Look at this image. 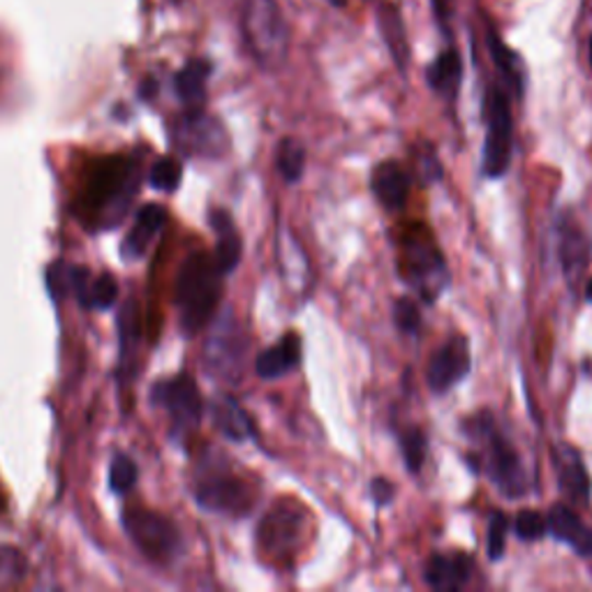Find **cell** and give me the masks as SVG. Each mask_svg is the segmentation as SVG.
Instances as JSON below:
<instances>
[{"mask_svg": "<svg viewBox=\"0 0 592 592\" xmlns=\"http://www.w3.org/2000/svg\"><path fill=\"white\" fill-rule=\"evenodd\" d=\"M403 269L415 288L428 299H438L440 290L446 285V269L442 255L431 239L413 236L403 246Z\"/></svg>", "mask_w": 592, "mask_h": 592, "instance_id": "cell-7", "label": "cell"}, {"mask_svg": "<svg viewBox=\"0 0 592 592\" xmlns=\"http://www.w3.org/2000/svg\"><path fill=\"white\" fill-rule=\"evenodd\" d=\"M91 274L84 267H70L68 269V288L74 292V297L81 301V305L93 309L91 305Z\"/></svg>", "mask_w": 592, "mask_h": 592, "instance_id": "cell-33", "label": "cell"}, {"mask_svg": "<svg viewBox=\"0 0 592 592\" xmlns=\"http://www.w3.org/2000/svg\"><path fill=\"white\" fill-rule=\"evenodd\" d=\"M507 546V516L502 512H494L488 516V533H486V554L491 560H500Z\"/></svg>", "mask_w": 592, "mask_h": 592, "instance_id": "cell-29", "label": "cell"}, {"mask_svg": "<svg viewBox=\"0 0 592 592\" xmlns=\"http://www.w3.org/2000/svg\"><path fill=\"white\" fill-rule=\"evenodd\" d=\"M516 535L523 542H537L546 533V519L535 512V509H523V512L516 516Z\"/></svg>", "mask_w": 592, "mask_h": 592, "instance_id": "cell-30", "label": "cell"}, {"mask_svg": "<svg viewBox=\"0 0 592 592\" xmlns=\"http://www.w3.org/2000/svg\"><path fill=\"white\" fill-rule=\"evenodd\" d=\"M137 484V465L130 456L126 454H116L112 458V467H109V486L112 491L124 496L128 491H132Z\"/></svg>", "mask_w": 592, "mask_h": 592, "instance_id": "cell-26", "label": "cell"}, {"mask_svg": "<svg viewBox=\"0 0 592 592\" xmlns=\"http://www.w3.org/2000/svg\"><path fill=\"white\" fill-rule=\"evenodd\" d=\"M243 37L257 63L264 68H280L288 58L290 31L278 0H246L241 14Z\"/></svg>", "mask_w": 592, "mask_h": 592, "instance_id": "cell-2", "label": "cell"}, {"mask_svg": "<svg viewBox=\"0 0 592 592\" xmlns=\"http://www.w3.org/2000/svg\"><path fill=\"white\" fill-rule=\"evenodd\" d=\"M332 3H334L336 8H340V5H345V3H347V0H332Z\"/></svg>", "mask_w": 592, "mask_h": 592, "instance_id": "cell-38", "label": "cell"}, {"mask_svg": "<svg viewBox=\"0 0 592 592\" xmlns=\"http://www.w3.org/2000/svg\"><path fill=\"white\" fill-rule=\"evenodd\" d=\"M467 433L477 442H481L484 449V463L486 473L491 481L500 488L507 498H521L527 491V477L521 463V456L516 449L509 444L494 426V419L488 413L477 415L469 421Z\"/></svg>", "mask_w": 592, "mask_h": 592, "instance_id": "cell-3", "label": "cell"}, {"mask_svg": "<svg viewBox=\"0 0 592 592\" xmlns=\"http://www.w3.org/2000/svg\"><path fill=\"white\" fill-rule=\"evenodd\" d=\"M126 533L132 544L153 562H172L181 554V535L176 525L151 509H128L124 514Z\"/></svg>", "mask_w": 592, "mask_h": 592, "instance_id": "cell-5", "label": "cell"}, {"mask_svg": "<svg viewBox=\"0 0 592 592\" xmlns=\"http://www.w3.org/2000/svg\"><path fill=\"white\" fill-rule=\"evenodd\" d=\"M211 224L218 234V246H216V264L222 276L232 274L239 267L241 259V236L234 228V222L228 211H213Z\"/></svg>", "mask_w": 592, "mask_h": 592, "instance_id": "cell-17", "label": "cell"}, {"mask_svg": "<svg viewBox=\"0 0 592 592\" xmlns=\"http://www.w3.org/2000/svg\"><path fill=\"white\" fill-rule=\"evenodd\" d=\"M209 74H211V63L201 58L190 60V63L176 74V81H174L176 93L183 105H186L190 112H199V107L204 105Z\"/></svg>", "mask_w": 592, "mask_h": 592, "instance_id": "cell-18", "label": "cell"}, {"mask_svg": "<svg viewBox=\"0 0 592 592\" xmlns=\"http://www.w3.org/2000/svg\"><path fill=\"white\" fill-rule=\"evenodd\" d=\"M303 530V512L294 502H278L271 512L262 519L257 537L264 554L282 558L290 556L299 544Z\"/></svg>", "mask_w": 592, "mask_h": 592, "instance_id": "cell-8", "label": "cell"}, {"mask_svg": "<svg viewBox=\"0 0 592 592\" xmlns=\"http://www.w3.org/2000/svg\"><path fill=\"white\" fill-rule=\"evenodd\" d=\"M371 494H373V500L384 507V504H390L394 500V494H396V488L392 481H386V479H373L371 484Z\"/></svg>", "mask_w": 592, "mask_h": 592, "instance_id": "cell-35", "label": "cell"}, {"mask_svg": "<svg viewBox=\"0 0 592 592\" xmlns=\"http://www.w3.org/2000/svg\"><path fill=\"white\" fill-rule=\"evenodd\" d=\"M469 373V347L461 336L449 338L428 365V384L436 394H444Z\"/></svg>", "mask_w": 592, "mask_h": 592, "instance_id": "cell-11", "label": "cell"}, {"mask_svg": "<svg viewBox=\"0 0 592 592\" xmlns=\"http://www.w3.org/2000/svg\"><path fill=\"white\" fill-rule=\"evenodd\" d=\"M222 292V274L216 259L207 253H195L186 259L176 280V305L181 329L188 336L199 334L218 309Z\"/></svg>", "mask_w": 592, "mask_h": 592, "instance_id": "cell-1", "label": "cell"}, {"mask_svg": "<svg viewBox=\"0 0 592 592\" xmlns=\"http://www.w3.org/2000/svg\"><path fill=\"white\" fill-rule=\"evenodd\" d=\"M213 421L218 431L234 442H243L253 436L251 417L243 413V407L230 396H218L213 401Z\"/></svg>", "mask_w": 592, "mask_h": 592, "instance_id": "cell-19", "label": "cell"}, {"mask_svg": "<svg viewBox=\"0 0 592 592\" xmlns=\"http://www.w3.org/2000/svg\"><path fill=\"white\" fill-rule=\"evenodd\" d=\"M118 297V282L114 276L102 274L91 285V305L95 309H112Z\"/></svg>", "mask_w": 592, "mask_h": 592, "instance_id": "cell-31", "label": "cell"}, {"mask_svg": "<svg viewBox=\"0 0 592 592\" xmlns=\"http://www.w3.org/2000/svg\"><path fill=\"white\" fill-rule=\"evenodd\" d=\"M554 463L562 494H567L571 500L588 502L590 498V477L585 473V465L581 454L574 446L560 444L554 449Z\"/></svg>", "mask_w": 592, "mask_h": 592, "instance_id": "cell-12", "label": "cell"}, {"mask_svg": "<svg viewBox=\"0 0 592 592\" xmlns=\"http://www.w3.org/2000/svg\"><path fill=\"white\" fill-rule=\"evenodd\" d=\"M299 361H301V338L297 334H288L257 357L255 371L264 380H276L285 373H290Z\"/></svg>", "mask_w": 592, "mask_h": 592, "instance_id": "cell-14", "label": "cell"}, {"mask_svg": "<svg viewBox=\"0 0 592 592\" xmlns=\"http://www.w3.org/2000/svg\"><path fill=\"white\" fill-rule=\"evenodd\" d=\"M567 544H569L571 548H574L579 556L592 558V527H588V525L581 523V525L577 527V533L571 535V539H569Z\"/></svg>", "mask_w": 592, "mask_h": 592, "instance_id": "cell-34", "label": "cell"}, {"mask_svg": "<svg viewBox=\"0 0 592 592\" xmlns=\"http://www.w3.org/2000/svg\"><path fill=\"white\" fill-rule=\"evenodd\" d=\"M585 299L588 301H592V278L588 280V285H585Z\"/></svg>", "mask_w": 592, "mask_h": 592, "instance_id": "cell-37", "label": "cell"}, {"mask_svg": "<svg viewBox=\"0 0 592 592\" xmlns=\"http://www.w3.org/2000/svg\"><path fill=\"white\" fill-rule=\"evenodd\" d=\"M512 162V112L509 100L500 89L486 95V141H484V174L500 178Z\"/></svg>", "mask_w": 592, "mask_h": 592, "instance_id": "cell-6", "label": "cell"}, {"mask_svg": "<svg viewBox=\"0 0 592 592\" xmlns=\"http://www.w3.org/2000/svg\"><path fill=\"white\" fill-rule=\"evenodd\" d=\"M473 574V562L465 556H433L423 569V579L433 590H461Z\"/></svg>", "mask_w": 592, "mask_h": 592, "instance_id": "cell-13", "label": "cell"}, {"mask_svg": "<svg viewBox=\"0 0 592 592\" xmlns=\"http://www.w3.org/2000/svg\"><path fill=\"white\" fill-rule=\"evenodd\" d=\"M394 317H396L398 329L405 332V334H415L419 329V324H421V315H419L417 303L413 299H407V297L396 301Z\"/></svg>", "mask_w": 592, "mask_h": 592, "instance_id": "cell-32", "label": "cell"}, {"mask_svg": "<svg viewBox=\"0 0 592 592\" xmlns=\"http://www.w3.org/2000/svg\"><path fill=\"white\" fill-rule=\"evenodd\" d=\"M153 91H155V81H153V79H149L147 84H144V89H141V95H144V97H151V95H153Z\"/></svg>", "mask_w": 592, "mask_h": 592, "instance_id": "cell-36", "label": "cell"}, {"mask_svg": "<svg viewBox=\"0 0 592 592\" xmlns=\"http://www.w3.org/2000/svg\"><path fill=\"white\" fill-rule=\"evenodd\" d=\"M26 571L28 562L22 550L14 546H0V588H10L24 581Z\"/></svg>", "mask_w": 592, "mask_h": 592, "instance_id": "cell-24", "label": "cell"}, {"mask_svg": "<svg viewBox=\"0 0 592 592\" xmlns=\"http://www.w3.org/2000/svg\"><path fill=\"white\" fill-rule=\"evenodd\" d=\"M380 24H382V33H384V39H386V47H390L394 60H396V66L403 70L405 63H407V39H405V31H403V22H401V14L396 12L394 5L386 8L382 12V19H380Z\"/></svg>", "mask_w": 592, "mask_h": 592, "instance_id": "cell-21", "label": "cell"}, {"mask_svg": "<svg viewBox=\"0 0 592 592\" xmlns=\"http://www.w3.org/2000/svg\"><path fill=\"white\" fill-rule=\"evenodd\" d=\"M588 251H585V236L577 230H569L562 236V267L567 276H577L588 264Z\"/></svg>", "mask_w": 592, "mask_h": 592, "instance_id": "cell-25", "label": "cell"}, {"mask_svg": "<svg viewBox=\"0 0 592 592\" xmlns=\"http://www.w3.org/2000/svg\"><path fill=\"white\" fill-rule=\"evenodd\" d=\"M426 79L433 91L449 95V97L456 95V91L461 86V79H463V63H461L458 51H454V49L442 51L433 60L431 68H428Z\"/></svg>", "mask_w": 592, "mask_h": 592, "instance_id": "cell-20", "label": "cell"}, {"mask_svg": "<svg viewBox=\"0 0 592 592\" xmlns=\"http://www.w3.org/2000/svg\"><path fill=\"white\" fill-rule=\"evenodd\" d=\"M197 502L216 514H246L253 500L251 488L232 475H209L197 484Z\"/></svg>", "mask_w": 592, "mask_h": 592, "instance_id": "cell-9", "label": "cell"}, {"mask_svg": "<svg viewBox=\"0 0 592 592\" xmlns=\"http://www.w3.org/2000/svg\"><path fill=\"white\" fill-rule=\"evenodd\" d=\"M165 220H167V211L162 209L160 204H149V207L141 209L135 218V228L130 230L126 239L124 253L132 259L144 255L151 246V241L155 239V234L162 230V224H165Z\"/></svg>", "mask_w": 592, "mask_h": 592, "instance_id": "cell-16", "label": "cell"}, {"mask_svg": "<svg viewBox=\"0 0 592 592\" xmlns=\"http://www.w3.org/2000/svg\"><path fill=\"white\" fill-rule=\"evenodd\" d=\"M373 193L386 209L396 211L405 204L407 193H410V176L405 174L398 162L386 160L373 172Z\"/></svg>", "mask_w": 592, "mask_h": 592, "instance_id": "cell-15", "label": "cell"}, {"mask_svg": "<svg viewBox=\"0 0 592 592\" xmlns=\"http://www.w3.org/2000/svg\"><path fill=\"white\" fill-rule=\"evenodd\" d=\"M181 176H183V170H181V165H178V162L174 158H160L155 162V165L151 167L149 181H151V186L155 190L174 193L178 188Z\"/></svg>", "mask_w": 592, "mask_h": 592, "instance_id": "cell-27", "label": "cell"}, {"mask_svg": "<svg viewBox=\"0 0 592 592\" xmlns=\"http://www.w3.org/2000/svg\"><path fill=\"white\" fill-rule=\"evenodd\" d=\"M135 186L137 178L130 162L124 158H112L105 165L95 167L89 181L84 204L95 216L100 218L114 216L116 220L124 216L128 201L135 195Z\"/></svg>", "mask_w": 592, "mask_h": 592, "instance_id": "cell-4", "label": "cell"}, {"mask_svg": "<svg viewBox=\"0 0 592 592\" xmlns=\"http://www.w3.org/2000/svg\"><path fill=\"white\" fill-rule=\"evenodd\" d=\"M488 45H491V56L496 60L498 70L504 74V79L521 95V91H523V77H521V66H519L516 54L509 51V47L502 45V39L496 33H488Z\"/></svg>", "mask_w": 592, "mask_h": 592, "instance_id": "cell-23", "label": "cell"}, {"mask_svg": "<svg viewBox=\"0 0 592 592\" xmlns=\"http://www.w3.org/2000/svg\"><path fill=\"white\" fill-rule=\"evenodd\" d=\"M305 167V149L299 139H282L278 149V170L288 183H297Z\"/></svg>", "mask_w": 592, "mask_h": 592, "instance_id": "cell-22", "label": "cell"}, {"mask_svg": "<svg viewBox=\"0 0 592 592\" xmlns=\"http://www.w3.org/2000/svg\"><path fill=\"white\" fill-rule=\"evenodd\" d=\"M590 63H592V37H590Z\"/></svg>", "mask_w": 592, "mask_h": 592, "instance_id": "cell-39", "label": "cell"}, {"mask_svg": "<svg viewBox=\"0 0 592 592\" xmlns=\"http://www.w3.org/2000/svg\"><path fill=\"white\" fill-rule=\"evenodd\" d=\"M158 398L167 407V413L181 431H193L201 419V396L190 375H178L158 386Z\"/></svg>", "mask_w": 592, "mask_h": 592, "instance_id": "cell-10", "label": "cell"}, {"mask_svg": "<svg viewBox=\"0 0 592 592\" xmlns=\"http://www.w3.org/2000/svg\"><path fill=\"white\" fill-rule=\"evenodd\" d=\"M401 452H403V461L407 469H410L413 475H417L426 461V436L419 431V428H413V431L401 436Z\"/></svg>", "mask_w": 592, "mask_h": 592, "instance_id": "cell-28", "label": "cell"}]
</instances>
